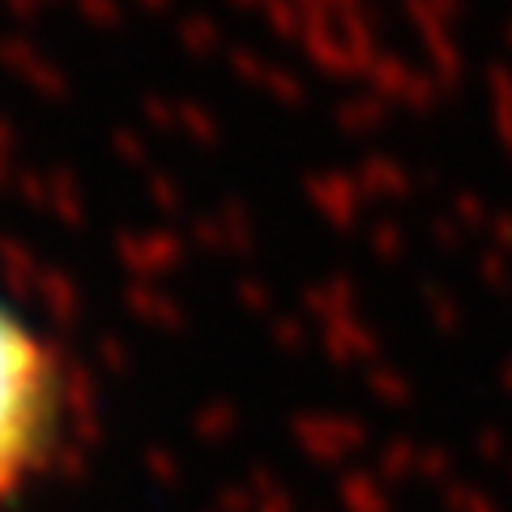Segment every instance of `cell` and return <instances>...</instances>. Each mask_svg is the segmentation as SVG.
<instances>
[{"mask_svg": "<svg viewBox=\"0 0 512 512\" xmlns=\"http://www.w3.org/2000/svg\"><path fill=\"white\" fill-rule=\"evenodd\" d=\"M47 423V363L35 338L0 308V491L22 474Z\"/></svg>", "mask_w": 512, "mask_h": 512, "instance_id": "cell-1", "label": "cell"}]
</instances>
